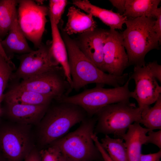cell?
Listing matches in <instances>:
<instances>
[{"label": "cell", "mask_w": 161, "mask_h": 161, "mask_svg": "<svg viewBox=\"0 0 161 161\" xmlns=\"http://www.w3.org/2000/svg\"><path fill=\"white\" fill-rule=\"evenodd\" d=\"M15 68L12 62L8 61L0 54V106L3 99L4 92Z\"/></svg>", "instance_id": "obj_25"}, {"label": "cell", "mask_w": 161, "mask_h": 161, "mask_svg": "<svg viewBox=\"0 0 161 161\" xmlns=\"http://www.w3.org/2000/svg\"><path fill=\"white\" fill-rule=\"evenodd\" d=\"M49 16L52 38L51 51L54 57L62 68L66 78L70 85L71 89L72 81L66 45L60 32L58 25L55 23L50 16Z\"/></svg>", "instance_id": "obj_18"}, {"label": "cell", "mask_w": 161, "mask_h": 161, "mask_svg": "<svg viewBox=\"0 0 161 161\" xmlns=\"http://www.w3.org/2000/svg\"><path fill=\"white\" fill-rule=\"evenodd\" d=\"M38 153L41 161H61L62 155L59 148L53 144L41 150Z\"/></svg>", "instance_id": "obj_27"}, {"label": "cell", "mask_w": 161, "mask_h": 161, "mask_svg": "<svg viewBox=\"0 0 161 161\" xmlns=\"http://www.w3.org/2000/svg\"><path fill=\"white\" fill-rule=\"evenodd\" d=\"M161 150L157 152L147 154H141L139 161H160Z\"/></svg>", "instance_id": "obj_32"}, {"label": "cell", "mask_w": 161, "mask_h": 161, "mask_svg": "<svg viewBox=\"0 0 161 161\" xmlns=\"http://www.w3.org/2000/svg\"><path fill=\"white\" fill-rule=\"evenodd\" d=\"M92 137L103 161H114L110 157L102 147L97 135L94 133L92 134Z\"/></svg>", "instance_id": "obj_29"}, {"label": "cell", "mask_w": 161, "mask_h": 161, "mask_svg": "<svg viewBox=\"0 0 161 161\" xmlns=\"http://www.w3.org/2000/svg\"><path fill=\"white\" fill-rule=\"evenodd\" d=\"M17 18L10 28L7 37L1 41L2 46L7 55L8 53L22 55L33 50L29 45L26 38L20 28Z\"/></svg>", "instance_id": "obj_19"}, {"label": "cell", "mask_w": 161, "mask_h": 161, "mask_svg": "<svg viewBox=\"0 0 161 161\" xmlns=\"http://www.w3.org/2000/svg\"><path fill=\"white\" fill-rule=\"evenodd\" d=\"M100 143L110 157L114 161H128L125 142L120 138H112L105 135Z\"/></svg>", "instance_id": "obj_23"}, {"label": "cell", "mask_w": 161, "mask_h": 161, "mask_svg": "<svg viewBox=\"0 0 161 161\" xmlns=\"http://www.w3.org/2000/svg\"><path fill=\"white\" fill-rule=\"evenodd\" d=\"M130 77L134 80L135 85L134 90L131 91V97L136 100L141 110L155 103L161 96V87L148 64L134 66Z\"/></svg>", "instance_id": "obj_10"}, {"label": "cell", "mask_w": 161, "mask_h": 161, "mask_svg": "<svg viewBox=\"0 0 161 161\" xmlns=\"http://www.w3.org/2000/svg\"><path fill=\"white\" fill-rule=\"evenodd\" d=\"M103 55V72L115 76L122 75L129 66V60L121 33L115 30H109Z\"/></svg>", "instance_id": "obj_11"}, {"label": "cell", "mask_w": 161, "mask_h": 161, "mask_svg": "<svg viewBox=\"0 0 161 161\" xmlns=\"http://www.w3.org/2000/svg\"><path fill=\"white\" fill-rule=\"evenodd\" d=\"M96 122L95 116H87L76 129L51 144L57 146L70 161L95 160L100 155L92 137Z\"/></svg>", "instance_id": "obj_4"}, {"label": "cell", "mask_w": 161, "mask_h": 161, "mask_svg": "<svg viewBox=\"0 0 161 161\" xmlns=\"http://www.w3.org/2000/svg\"><path fill=\"white\" fill-rule=\"evenodd\" d=\"M149 129L134 123L131 125L122 139L125 141L128 161H139L142 147L147 144V134Z\"/></svg>", "instance_id": "obj_15"}, {"label": "cell", "mask_w": 161, "mask_h": 161, "mask_svg": "<svg viewBox=\"0 0 161 161\" xmlns=\"http://www.w3.org/2000/svg\"><path fill=\"white\" fill-rule=\"evenodd\" d=\"M139 123L151 130L161 129V96L152 107L142 110Z\"/></svg>", "instance_id": "obj_24"}, {"label": "cell", "mask_w": 161, "mask_h": 161, "mask_svg": "<svg viewBox=\"0 0 161 161\" xmlns=\"http://www.w3.org/2000/svg\"><path fill=\"white\" fill-rule=\"evenodd\" d=\"M18 0H0V38L4 36L18 17Z\"/></svg>", "instance_id": "obj_22"}, {"label": "cell", "mask_w": 161, "mask_h": 161, "mask_svg": "<svg viewBox=\"0 0 161 161\" xmlns=\"http://www.w3.org/2000/svg\"><path fill=\"white\" fill-rule=\"evenodd\" d=\"M0 161H2L1 158V157L0 155Z\"/></svg>", "instance_id": "obj_37"}, {"label": "cell", "mask_w": 161, "mask_h": 161, "mask_svg": "<svg viewBox=\"0 0 161 161\" xmlns=\"http://www.w3.org/2000/svg\"><path fill=\"white\" fill-rule=\"evenodd\" d=\"M154 31L157 35L159 43L161 42V7L158 8L157 11L156 19L153 26Z\"/></svg>", "instance_id": "obj_30"}, {"label": "cell", "mask_w": 161, "mask_h": 161, "mask_svg": "<svg viewBox=\"0 0 161 161\" xmlns=\"http://www.w3.org/2000/svg\"><path fill=\"white\" fill-rule=\"evenodd\" d=\"M8 116L16 121L30 124L42 119L49 105H34L15 103H6Z\"/></svg>", "instance_id": "obj_14"}, {"label": "cell", "mask_w": 161, "mask_h": 161, "mask_svg": "<svg viewBox=\"0 0 161 161\" xmlns=\"http://www.w3.org/2000/svg\"><path fill=\"white\" fill-rule=\"evenodd\" d=\"M66 0L49 1L48 15L57 25L60 23L67 4Z\"/></svg>", "instance_id": "obj_26"}, {"label": "cell", "mask_w": 161, "mask_h": 161, "mask_svg": "<svg viewBox=\"0 0 161 161\" xmlns=\"http://www.w3.org/2000/svg\"><path fill=\"white\" fill-rule=\"evenodd\" d=\"M24 89L52 97L57 100L71 91L61 66L23 80L15 85Z\"/></svg>", "instance_id": "obj_8"}, {"label": "cell", "mask_w": 161, "mask_h": 161, "mask_svg": "<svg viewBox=\"0 0 161 161\" xmlns=\"http://www.w3.org/2000/svg\"><path fill=\"white\" fill-rule=\"evenodd\" d=\"M51 44L42 43L37 50L18 56L19 66L11 78L24 80L59 67L52 54Z\"/></svg>", "instance_id": "obj_9"}, {"label": "cell", "mask_w": 161, "mask_h": 161, "mask_svg": "<svg viewBox=\"0 0 161 161\" xmlns=\"http://www.w3.org/2000/svg\"><path fill=\"white\" fill-rule=\"evenodd\" d=\"M67 22L64 29L68 35L74 34H83L92 32L97 28V24L93 16L86 14L75 6L70 7L67 14Z\"/></svg>", "instance_id": "obj_17"}, {"label": "cell", "mask_w": 161, "mask_h": 161, "mask_svg": "<svg viewBox=\"0 0 161 161\" xmlns=\"http://www.w3.org/2000/svg\"><path fill=\"white\" fill-rule=\"evenodd\" d=\"M147 144L149 143L153 144L161 148V130L155 131L150 130L147 134Z\"/></svg>", "instance_id": "obj_28"}, {"label": "cell", "mask_w": 161, "mask_h": 161, "mask_svg": "<svg viewBox=\"0 0 161 161\" xmlns=\"http://www.w3.org/2000/svg\"><path fill=\"white\" fill-rule=\"evenodd\" d=\"M153 75L159 82L161 81V66L157 61L150 62L148 63Z\"/></svg>", "instance_id": "obj_31"}, {"label": "cell", "mask_w": 161, "mask_h": 161, "mask_svg": "<svg viewBox=\"0 0 161 161\" xmlns=\"http://www.w3.org/2000/svg\"><path fill=\"white\" fill-rule=\"evenodd\" d=\"M0 54L4 57L8 62H11V59L6 54L1 43V41L0 38Z\"/></svg>", "instance_id": "obj_35"}, {"label": "cell", "mask_w": 161, "mask_h": 161, "mask_svg": "<svg viewBox=\"0 0 161 161\" xmlns=\"http://www.w3.org/2000/svg\"><path fill=\"white\" fill-rule=\"evenodd\" d=\"M24 161H41L38 152L35 151H30L25 157Z\"/></svg>", "instance_id": "obj_34"}, {"label": "cell", "mask_w": 161, "mask_h": 161, "mask_svg": "<svg viewBox=\"0 0 161 161\" xmlns=\"http://www.w3.org/2000/svg\"><path fill=\"white\" fill-rule=\"evenodd\" d=\"M109 1L117 9V13L123 15L126 10V0H110Z\"/></svg>", "instance_id": "obj_33"}, {"label": "cell", "mask_w": 161, "mask_h": 161, "mask_svg": "<svg viewBox=\"0 0 161 161\" xmlns=\"http://www.w3.org/2000/svg\"><path fill=\"white\" fill-rule=\"evenodd\" d=\"M6 103L40 105H49L54 99L52 97L19 88L15 85L4 94Z\"/></svg>", "instance_id": "obj_20"}, {"label": "cell", "mask_w": 161, "mask_h": 161, "mask_svg": "<svg viewBox=\"0 0 161 161\" xmlns=\"http://www.w3.org/2000/svg\"><path fill=\"white\" fill-rule=\"evenodd\" d=\"M156 19L140 17L125 21L126 28L121 34L129 66L145 65L146 54L152 49H158L159 39L153 29Z\"/></svg>", "instance_id": "obj_2"}, {"label": "cell", "mask_w": 161, "mask_h": 161, "mask_svg": "<svg viewBox=\"0 0 161 161\" xmlns=\"http://www.w3.org/2000/svg\"><path fill=\"white\" fill-rule=\"evenodd\" d=\"M72 4L93 16L99 18L103 23L110 27V29H122L127 18L120 14L102 8L92 4L87 0H75Z\"/></svg>", "instance_id": "obj_16"}, {"label": "cell", "mask_w": 161, "mask_h": 161, "mask_svg": "<svg viewBox=\"0 0 161 161\" xmlns=\"http://www.w3.org/2000/svg\"><path fill=\"white\" fill-rule=\"evenodd\" d=\"M160 0H126L123 16L127 18L145 17L156 18Z\"/></svg>", "instance_id": "obj_21"}, {"label": "cell", "mask_w": 161, "mask_h": 161, "mask_svg": "<svg viewBox=\"0 0 161 161\" xmlns=\"http://www.w3.org/2000/svg\"><path fill=\"white\" fill-rule=\"evenodd\" d=\"M141 110L129 100L107 105L94 116L96 122L94 133L112 134L122 138L131 125L139 123Z\"/></svg>", "instance_id": "obj_5"}, {"label": "cell", "mask_w": 161, "mask_h": 161, "mask_svg": "<svg viewBox=\"0 0 161 161\" xmlns=\"http://www.w3.org/2000/svg\"><path fill=\"white\" fill-rule=\"evenodd\" d=\"M58 102L56 105L48 107L42 119L40 137L44 145L51 144L63 137L88 116L86 111L78 105Z\"/></svg>", "instance_id": "obj_3"}, {"label": "cell", "mask_w": 161, "mask_h": 161, "mask_svg": "<svg viewBox=\"0 0 161 161\" xmlns=\"http://www.w3.org/2000/svg\"><path fill=\"white\" fill-rule=\"evenodd\" d=\"M131 80L129 77L123 86L111 88H105L103 85L96 84L94 88L74 95L64 96L57 101L78 105L86 111L88 116L92 117L107 105L129 100L131 97L129 84Z\"/></svg>", "instance_id": "obj_6"}, {"label": "cell", "mask_w": 161, "mask_h": 161, "mask_svg": "<svg viewBox=\"0 0 161 161\" xmlns=\"http://www.w3.org/2000/svg\"><path fill=\"white\" fill-rule=\"evenodd\" d=\"M64 37L68 53L72 90L78 91L91 83L116 87L123 86L126 82L128 73L117 76L102 71L82 53L76 42L65 33Z\"/></svg>", "instance_id": "obj_1"}, {"label": "cell", "mask_w": 161, "mask_h": 161, "mask_svg": "<svg viewBox=\"0 0 161 161\" xmlns=\"http://www.w3.org/2000/svg\"><path fill=\"white\" fill-rule=\"evenodd\" d=\"M18 21L26 39L38 49L42 43V38L47 22L49 8L33 1L18 0Z\"/></svg>", "instance_id": "obj_7"}, {"label": "cell", "mask_w": 161, "mask_h": 161, "mask_svg": "<svg viewBox=\"0 0 161 161\" xmlns=\"http://www.w3.org/2000/svg\"><path fill=\"white\" fill-rule=\"evenodd\" d=\"M30 139L23 129L5 127L0 130V150L9 161H19L30 152Z\"/></svg>", "instance_id": "obj_12"}, {"label": "cell", "mask_w": 161, "mask_h": 161, "mask_svg": "<svg viewBox=\"0 0 161 161\" xmlns=\"http://www.w3.org/2000/svg\"><path fill=\"white\" fill-rule=\"evenodd\" d=\"M109 30L96 28L81 34L76 42L82 53L99 69L103 71V49Z\"/></svg>", "instance_id": "obj_13"}, {"label": "cell", "mask_w": 161, "mask_h": 161, "mask_svg": "<svg viewBox=\"0 0 161 161\" xmlns=\"http://www.w3.org/2000/svg\"><path fill=\"white\" fill-rule=\"evenodd\" d=\"M1 112H2L1 109V108L0 106V117L1 115Z\"/></svg>", "instance_id": "obj_36"}]
</instances>
